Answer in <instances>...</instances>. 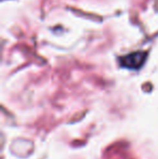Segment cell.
I'll return each mask as SVG.
<instances>
[{"instance_id": "obj_1", "label": "cell", "mask_w": 158, "mask_h": 159, "mask_svg": "<svg viewBox=\"0 0 158 159\" xmlns=\"http://www.w3.org/2000/svg\"><path fill=\"white\" fill-rule=\"evenodd\" d=\"M146 59V52H134L122 57L120 59V64L126 68L138 69L144 64Z\"/></svg>"}]
</instances>
